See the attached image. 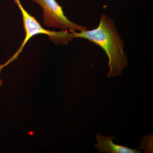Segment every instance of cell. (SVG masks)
I'll list each match as a JSON object with an SVG mask.
<instances>
[{
	"label": "cell",
	"mask_w": 153,
	"mask_h": 153,
	"mask_svg": "<svg viewBox=\"0 0 153 153\" xmlns=\"http://www.w3.org/2000/svg\"><path fill=\"white\" fill-rule=\"evenodd\" d=\"M19 7L22 14L24 27L25 32V37L21 46L9 62L15 60L20 55L25 45L34 36L37 35H47L51 41L56 45H66L72 41L73 38L71 32L68 31L55 32L46 30L42 27L41 24L35 17L30 15L23 7L20 0H13Z\"/></svg>",
	"instance_id": "obj_2"
},
{
	"label": "cell",
	"mask_w": 153,
	"mask_h": 153,
	"mask_svg": "<svg viewBox=\"0 0 153 153\" xmlns=\"http://www.w3.org/2000/svg\"><path fill=\"white\" fill-rule=\"evenodd\" d=\"M97 140L98 143L94 145L100 153H140V151L136 149H130L126 146L116 144L113 140L115 137L112 136L103 137L100 134H97Z\"/></svg>",
	"instance_id": "obj_4"
},
{
	"label": "cell",
	"mask_w": 153,
	"mask_h": 153,
	"mask_svg": "<svg viewBox=\"0 0 153 153\" xmlns=\"http://www.w3.org/2000/svg\"><path fill=\"white\" fill-rule=\"evenodd\" d=\"M72 37L86 39L101 47L108 59V77L120 76L128 62L124 51V43L114 21L105 14L101 15L98 27L91 30L70 31Z\"/></svg>",
	"instance_id": "obj_1"
},
{
	"label": "cell",
	"mask_w": 153,
	"mask_h": 153,
	"mask_svg": "<svg viewBox=\"0 0 153 153\" xmlns=\"http://www.w3.org/2000/svg\"><path fill=\"white\" fill-rule=\"evenodd\" d=\"M41 6L43 10L44 25L48 27L57 28L63 31L80 32L87 29L75 24L66 16L63 8L56 0H32Z\"/></svg>",
	"instance_id": "obj_3"
}]
</instances>
